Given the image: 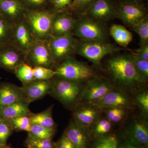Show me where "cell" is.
<instances>
[{"label": "cell", "instance_id": "5bb4252c", "mask_svg": "<svg viewBox=\"0 0 148 148\" xmlns=\"http://www.w3.org/2000/svg\"><path fill=\"white\" fill-rule=\"evenodd\" d=\"M76 19L69 10L56 12L52 21L51 37L73 36Z\"/></svg>", "mask_w": 148, "mask_h": 148}, {"label": "cell", "instance_id": "44dd1931", "mask_svg": "<svg viewBox=\"0 0 148 148\" xmlns=\"http://www.w3.org/2000/svg\"><path fill=\"white\" fill-rule=\"evenodd\" d=\"M127 138L140 146H147L148 131L147 125L143 122L135 123L127 133Z\"/></svg>", "mask_w": 148, "mask_h": 148}, {"label": "cell", "instance_id": "ab89813d", "mask_svg": "<svg viewBox=\"0 0 148 148\" xmlns=\"http://www.w3.org/2000/svg\"><path fill=\"white\" fill-rule=\"evenodd\" d=\"M139 105L146 113L148 112V95L147 92L140 93L136 97Z\"/></svg>", "mask_w": 148, "mask_h": 148}, {"label": "cell", "instance_id": "52a82bcc", "mask_svg": "<svg viewBox=\"0 0 148 148\" xmlns=\"http://www.w3.org/2000/svg\"><path fill=\"white\" fill-rule=\"evenodd\" d=\"M142 1L119 2L116 4V17L128 27H132L147 16V12Z\"/></svg>", "mask_w": 148, "mask_h": 148}, {"label": "cell", "instance_id": "7a4b0ae2", "mask_svg": "<svg viewBox=\"0 0 148 148\" xmlns=\"http://www.w3.org/2000/svg\"><path fill=\"white\" fill-rule=\"evenodd\" d=\"M56 13L50 8L25 10L24 18L29 24L36 40H48L51 37V26Z\"/></svg>", "mask_w": 148, "mask_h": 148}, {"label": "cell", "instance_id": "e0dca14e", "mask_svg": "<svg viewBox=\"0 0 148 148\" xmlns=\"http://www.w3.org/2000/svg\"><path fill=\"white\" fill-rule=\"evenodd\" d=\"M64 134L76 148H88V136L84 127L77 123H72Z\"/></svg>", "mask_w": 148, "mask_h": 148}, {"label": "cell", "instance_id": "f35d334b", "mask_svg": "<svg viewBox=\"0 0 148 148\" xmlns=\"http://www.w3.org/2000/svg\"><path fill=\"white\" fill-rule=\"evenodd\" d=\"M11 132V125L4 121L0 124V144H4Z\"/></svg>", "mask_w": 148, "mask_h": 148}, {"label": "cell", "instance_id": "ac0fdd59", "mask_svg": "<svg viewBox=\"0 0 148 148\" xmlns=\"http://www.w3.org/2000/svg\"><path fill=\"white\" fill-rule=\"evenodd\" d=\"M22 88L9 84L0 85V107L8 106L23 100Z\"/></svg>", "mask_w": 148, "mask_h": 148}, {"label": "cell", "instance_id": "484cf974", "mask_svg": "<svg viewBox=\"0 0 148 148\" xmlns=\"http://www.w3.org/2000/svg\"><path fill=\"white\" fill-rule=\"evenodd\" d=\"M13 23L0 15V46L11 43Z\"/></svg>", "mask_w": 148, "mask_h": 148}, {"label": "cell", "instance_id": "d4e9b609", "mask_svg": "<svg viewBox=\"0 0 148 148\" xmlns=\"http://www.w3.org/2000/svg\"><path fill=\"white\" fill-rule=\"evenodd\" d=\"M14 72L18 79L24 85L27 84L35 80L34 68L25 62L17 66Z\"/></svg>", "mask_w": 148, "mask_h": 148}, {"label": "cell", "instance_id": "9a60e30c", "mask_svg": "<svg viewBox=\"0 0 148 148\" xmlns=\"http://www.w3.org/2000/svg\"><path fill=\"white\" fill-rule=\"evenodd\" d=\"M35 80L22 88L23 92L27 96L28 102L42 98L53 90V80Z\"/></svg>", "mask_w": 148, "mask_h": 148}, {"label": "cell", "instance_id": "83f0119b", "mask_svg": "<svg viewBox=\"0 0 148 148\" xmlns=\"http://www.w3.org/2000/svg\"><path fill=\"white\" fill-rule=\"evenodd\" d=\"M55 130L53 128L43 127L38 125L32 124L29 135L40 139L51 140L55 134Z\"/></svg>", "mask_w": 148, "mask_h": 148}, {"label": "cell", "instance_id": "7bdbcfd3", "mask_svg": "<svg viewBox=\"0 0 148 148\" xmlns=\"http://www.w3.org/2000/svg\"><path fill=\"white\" fill-rule=\"evenodd\" d=\"M141 146L126 138L123 142L118 145L117 148H140Z\"/></svg>", "mask_w": 148, "mask_h": 148}, {"label": "cell", "instance_id": "ffe728a7", "mask_svg": "<svg viewBox=\"0 0 148 148\" xmlns=\"http://www.w3.org/2000/svg\"><path fill=\"white\" fill-rule=\"evenodd\" d=\"M27 101L23 100L8 106L0 107V116L3 118L10 119L16 117L30 114Z\"/></svg>", "mask_w": 148, "mask_h": 148}, {"label": "cell", "instance_id": "d6a6232c", "mask_svg": "<svg viewBox=\"0 0 148 148\" xmlns=\"http://www.w3.org/2000/svg\"><path fill=\"white\" fill-rule=\"evenodd\" d=\"M34 77L35 80H49L53 78L56 73L53 69L42 66H37L34 68Z\"/></svg>", "mask_w": 148, "mask_h": 148}, {"label": "cell", "instance_id": "7402d4cb", "mask_svg": "<svg viewBox=\"0 0 148 148\" xmlns=\"http://www.w3.org/2000/svg\"><path fill=\"white\" fill-rule=\"evenodd\" d=\"M109 33L117 43L123 47H127L133 38L132 33L119 24L112 25L109 29Z\"/></svg>", "mask_w": 148, "mask_h": 148}, {"label": "cell", "instance_id": "603a6c76", "mask_svg": "<svg viewBox=\"0 0 148 148\" xmlns=\"http://www.w3.org/2000/svg\"><path fill=\"white\" fill-rule=\"evenodd\" d=\"M74 116L77 124L86 127L95 122L98 116V112L90 107H84L76 110Z\"/></svg>", "mask_w": 148, "mask_h": 148}, {"label": "cell", "instance_id": "30bf717a", "mask_svg": "<svg viewBox=\"0 0 148 148\" xmlns=\"http://www.w3.org/2000/svg\"><path fill=\"white\" fill-rule=\"evenodd\" d=\"M36 40L31 28L24 17L13 23L11 43L18 49L27 53Z\"/></svg>", "mask_w": 148, "mask_h": 148}, {"label": "cell", "instance_id": "8992f818", "mask_svg": "<svg viewBox=\"0 0 148 148\" xmlns=\"http://www.w3.org/2000/svg\"><path fill=\"white\" fill-rule=\"evenodd\" d=\"M78 40L72 35L51 37L48 40L51 58L56 65L73 57L76 53Z\"/></svg>", "mask_w": 148, "mask_h": 148}, {"label": "cell", "instance_id": "d590c367", "mask_svg": "<svg viewBox=\"0 0 148 148\" xmlns=\"http://www.w3.org/2000/svg\"><path fill=\"white\" fill-rule=\"evenodd\" d=\"M112 129V124L109 120L102 119L97 123L93 129V132L98 137L108 133Z\"/></svg>", "mask_w": 148, "mask_h": 148}, {"label": "cell", "instance_id": "ba28073f", "mask_svg": "<svg viewBox=\"0 0 148 148\" xmlns=\"http://www.w3.org/2000/svg\"><path fill=\"white\" fill-rule=\"evenodd\" d=\"M25 63L32 67L42 66L52 69L56 64L51 55L48 40H36L26 53Z\"/></svg>", "mask_w": 148, "mask_h": 148}, {"label": "cell", "instance_id": "f546056e", "mask_svg": "<svg viewBox=\"0 0 148 148\" xmlns=\"http://www.w3.org/2000/svg\"><path fill=\"white\" fill-rule=\"evenodd\" d=\"M96 0H73L69 10L73 14H77L80 16L84 14L88 9Z\"/></svg>", "mask_w": 148, "mask_h": 148}, {"label": "cell", "instance_id": "9c48e42d", "mask_svg": "<svg viewBox=\"0 0 148 148\" xmlns=\"http://www.w3.org/2000/svg\"><path fill=\"white\" fill-rule=\"evenodd\" d=\"M57 77V79L53 80L52 92L64 104L71 105L75 103L82 92L80 83Z\"/></svg>", "mask_w": 148, "mask_h": 148}, {"label": "cell", "instance_id": "7dc6e473", "mask_svg": "<svg viewBox=\"0 0 148 148\" xmlns=\"http://www.w3.org/2000/svg\"><path fill=\"white\" fill-rule=\"evenodd\" d=\"M10 148V147H3V148Z\"/></svg>", "mask_w": 148, "mask_h": 148}, {"label": "cell", "instance_id": "4316f807", "mask_svg": "<svg viewBox=\"0 0 148 148\" xmlns=\"http://www.w3.org/2000/svg\"><path fill=\"white\" fill-rule=\"evenodd\" d=\"M132 30L138 34L140 38V47L148 44V16L132 26Z\"/></svg>", "mask_w": 148, "mask_h": 148}, {"label": "cell", "instance_id": "6da1fadb", "mask_svg": "<svg viewBox=\"0 0 148 148\" xmlns=\"http://www.w3.org/2000/svg\"><path fill=\"white\" fill-rule=\"evenodd\" d=\"M107 67L114 81L124 88L137 89L145 83L136 71L130 56H114L108 61Z\"/></svg>", "mask_w": 148, "mask_h": 148}, {"label": "cell", "instance_id": "1f68e13d", "mask_svg": "<svg viewBox=\"0 0 148 148\" xmlns=\"http://www.w3.org/2000/svg\"><path fill=\"white\" fill-rule=\"evenodd\" d=\"M119 143L116 136L114 135L98 137L92 148H117Z\"/></svg>", "mask_w": 148, "mask_h": 148}, {"label": "cell", "instance_id": "f1b7e54d", "mask_svg": "<svg viewBox=\"0 0 148 148\" xmlns=\"http://www.w3.org/2000/svg\"><path fill=\"white\" fill-rule=\"evenodd\" d=\"M130 57L140 77L144 82H147L148 78V61L139 58L135 53Z\"/></svg>", "mask_w": 148, "mask_h": 148}, {"label": "cell", "instance_id": "74e56055", "mask_svg": "<svg viewBox=\"0 0 148 148\" xmlns=\"http://www.w3.org/2000/svg\"><path fill=\"white\" fill-rule=\"evenodd\" d=\"M124 115V111L121 108H110L107 114L109 120L115 123L120 121L122 119Z\"/></svg>", "mask_w": 148, "mask_h": 148}, {"label": "cell", "instance_id": "8d00e7d4", "mask_svg": "<svg viewBox=\"0 0 148 148\" xmlns=\"http://www.w3.org/2000/svg\"><path fill=\"white\" fill-rule=\"evenodd\" d=\"M73 0H49L50 8L55 12L69 10Z\"/></svg>", "mask_w": 148, "mask_h": 148}, {"label": "cell", "instance_id": "60d3db41", "mask_svg": "<svg viewBox=\"0 0 148 148\" xmlns=\"http://www.w3.org/2000/svg\"><path fill=\"white\" fill-rule=\"evenodd\" d=\"M56 148H76L71 141L64 134L56 145Z\"/></svg>", "mask_w": 148, "mask_h": 148}, {"label": "cell", "instance_id": "3957f363", "mask_svg": "<svg viewBox=\"0 0 148 148\" xmlns=\"http://www.w3.org/2000/svg\"><path fill=\"white\" fill-rule=\"evenodd\" d=\"M56 76L81 83L95 78V74L89 66L73 57L55 66Z\"/></svg>", "mask_w": 148, "mask_h": 148}, {"label": "cell", "instance_id": "ee69618b", "mask_svg": "<svg viewBox=\"0 0 148 148\" xmlns=\"http://www.w3.org/2000/svg\"><path fill=\"white\" fill-rule=\"evenodd\" d=\"M119 2L129 1H142V0H118Z\"/></svg>", "mask_w": 148, "mask_h": 148}, {"label": "cell", "instance_id": "c3c4849f", "mask_svg": "<svg viewBox=\"0 0 148 148\" xmlns=\"http://www.w3.org/2000/svg\"><path fill=\"white\" fill-rule=\"evenodd\" d=\"M1 124V123H0V124Z\"/></svg>", "mask_w": 148, "mask_h": 148}, {"label": "cell", "instance_id": "5b68a950", "mask_svg": "<svg viewBox=\"0 0 148 148\" xmlns=\"http://www.w3.org/2000/svg\"><path fill=\"white\" fill-rule=\"evenodd\" d=\"M73 36L81 40L106 42L108 33L102 22L82 16L76 19Z\"/></svg>", "mask_w": 148, "mask_h": 148}, {"label": "cell", "instance_id": "4dcf8cb0", "mask_svg": "<svg viewBox=\"0 0 148 148\" xmlns=\"http://www.w3.org/2000/svg\"><path fill=\"white\" fill-rule=\"evenodd\" d=\"M25 10H38L48 9L49 0H18Z\"/></svg>", "mask_w": 148, "mask_h": 148}, {"label": "cell", "instance_id": "2e32d148", "mask_svg": "<svg viewBox=\"0 0 148 148\" xmlns=\"http://www.w3.org/2000/svg\"><path fill=\"white\" fill-rule=\"evenodd\" d=\"M24 12L18 0H0V15L12 23L23 18Z\"/></svg>", "mask_w": 148, "mask_h": 148}, {"label": "cell", "instance_id": "e575fe53", "mask_svg": "<svg viewBox=\"0 0 148 148\" xmlns=\"http://www.w3.org/2000/svg\"><path fill=\"white\" fill-rule=\"evenodd\" d=\"M26 143L28 148H53L51 140L38 139L29 135Z\"/></svg>", "mask_w": 148, "mask_h": 148}, {"label": "cell", "instance_id": "7c38bea8", "mask_svg": "<svg viewBox=\"0 0 148 148\" xmlns=\"http://www.w3.org/2000/svg\"><path fill=\"white\" fill-rule=\"evenodd\" d=\"M87 82L81 95V98L87 103L96 104L113 90L110 84L105 80L94 78Z\"/></svg>", "mask_w": 148, "mask_h": 148}, {"label": "cell", "instance_id": "b9f144b4", "mask_svg": "<svg viewBox=\"0 0 148 148\" xmlns=\"http://www.w3.org/2000/svg\"><path fill=\"white\" fill-rule=\"evenodd\" d=\"M135 53L139 58L148 61V44L140 47V49Z\"/></svg>", "mask_w": 148, "mask_h": 148}, {"label": "cell", "instance_id": "bcb514c9", "mask_svg": "<svg viewBox=\"0 0 148 148\" xmlns=\"http://www.w3.org/2000/svg\"><path fill=\"white\" fill-rule=\"evenodd\" d=\"M140 148H147V146H141V147H140Z\"/></svg>", "mask_w": 148, "mask_h": 148}, {"label": "cell", "instance_id": "277c9868", "mask_svg": "<svg viewBox=\"0 0 148 148\" xmlns=\"http://www.w3.org/2000/svg\"><path fill=\"white\" fill-rule=\"evenodd\" d=\"M114 44L107 42L79 40L77 46L76 53L87 58L93 64H100L103 57L121 50Z\"/></svg>", "mask_w": 148, "mask_h": 148}, {"label": "cell", "instance_id": "836d02e7", "mask_svg": "<svg viewBox=\"0 0 148 148\" xmlns=\"http://www.w3.org/2000/svg\"><path fill=\"white\" fill-rule=\"evenodd\" d=\"M9 121L11 125L15 129L28 132L31 130L32 124L30 118L27 116L16 117L10 119Z\"/></svg>", "mask_w": 148, "mask_h": 148}, {"label": "cell", "instance_id": "f6af8a7d", "mask_svg": "<svg viewBox=\"0 0 148 148\" xmlns=\"http://www.w3.org/2000/svg\"><path fill=\"white\" fill-rule=\"evenodd\" d=\"M3 119V118L0 117V123H1L3 122L4 120Z\"/></svg>", "mask_w": 148, "mask_h": 148}, {"label": "cell", "instance_id": "cb8c5ba5", "mask_svg": "<svg viewBox=\"0 0 148 148\" xmlns=\"http://www.w3.org/2000/svg\"><path fill=\"white\" fill-rule=\"evenodd\" d=\"M32 124L38 125L43 127L54 128L55 123L51 114V108L42 112L31 115L30 117Z\"/></svg>", "mask_w": 148, "mask_h": 148}, {"label": "cell", "instance_id": "d6986e66", "mask_svg": "<svg viewBox=\"0 0 148 148\" xmlns=\"http://www.w3.org/2000/svg\"><path fill=\"white\" fill-rule=\"evenodd\" d=\"M128 104L129 101L125 95L112 90L107 93L95 105L98 108L105 109L122 108Z\"/></svg>", "mask_w": 148, "mask_h": 148}, {"label": "cell", "instance_id": "8fae6325", "mask_svg": "<svg viewBox=\"0 0 148 148\" xmlns=\"http://www.w3.org/2000/svg\"><path fill=\"white\" fill-rule=\"evenodd\" d=\"M116 7L113 0H96L83 16L99 22L108 21L116 17Z\"/></svg>", "mask_w": 148, "mask_h": 148}, {"label": "cell", "instance_id": "4fadbf2b", "mask_svg": "<svg viewBox=\"0 0 148 148\" xmlns=\"http://www.w3.org/2000/svg\"><path fill=\"white\" fill-rule=\"evenodd\" d=\"M26 53L12 44L0 46V68L14 72L16 67L25 62Z\"/></svg>", "mask_w": 148, "mask_h": 148}]
</instances>
